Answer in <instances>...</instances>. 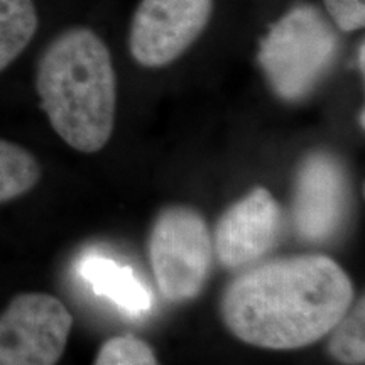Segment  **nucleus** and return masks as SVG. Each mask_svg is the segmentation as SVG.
<instances>
[{
  "label": "nucleus",
  "mask_w": 365,
  "mask_h": 365,
  "mask_svg": "<svg viewBox=\"0 0 365 365\" xmlns=\"http://www.w3.org/2000/svg\"><path fill=\"white\" fill-rule=\"evenodd\" d=\"M355 289L339 262L299 254L255 262L228 282L220 313L228 331L269 350L303 349L339 323Z\"/></svg>",
  "instance_id": "obj_1"
},
{
  "label": "nucleus",
  "mask_w": 365,
  "mask_h": 365,
  "mask_svg": "<svg viewBox=\"0 0 365 365\" xmlns=\"http://www.w3.org/2000/svg\"><path fill=\"white\" fill-rule=\"evenodd\" d=\"M36 90L53 129L70 148L97 153L112 137L117 80L108 48L93 31L59 34L39 59Z\"/></svg>",
  "instance_id": "obj_2"
},
{
  "label": "nucleus",
  "mask_w": 365,
  "mask_h": 365,
  "mask_svg": "<svg viewBox=\"0 0 365 365\" xmlns=\"http://www.w3.org/2000/svg\"><path fill=\"white\" fill-rule=\"evenodd\" d=\"M336 36L312 6H299L271 27L259 63L274 93L287 102L308 97L331 68Z\"/></svg>",
  "instance_id": "obj_3"
},
{
  "label": "nucleus",
  "mask_w": 365,
  "mask_h": 365,
  "mask_svg": "<svg viewBox=\"0 0 365 365\" xmlns=\"http://www.w3.org/2000/svg\"><path fill=\"white\" fill-rule=\"evenodd\" d=\"M148 254L164 299H195L205 289L215 254L207 220L188 205L163 208L149 232Z\"/></svg>",
  "instance_id": "obj_4"
},
{
  "label": "nucleus",
  "mask_w": 365,
  "mask_h": 365,
  "mask_svg": "<svg viewBox=\"0 0 365 365\" xmlns=\"http://www.w3.org/2000/svg\"><path fill=\"white\" fill-rule=\"evenodd\" d=\"M71 328L70 309L56 296H14L0 313V365H56Z\"/></svg>",
  "instance_id": "obj_5"
},
{
  "label": "nucleus",
  "mask_w": 365,
  "mask_h": 365,
  "mask_svg": "<svg viewBox=\"0 0 365 365\" xmlns=\"http://www.w3.org/2000/svg\"><path fill=\"white\" fill-rule=\"evenodd\" d=\"M350 181L344 163L328 150H313L296 170L291 222L299 240L325 244L345 225Z\"/></svg>",
  "instance_id": "obj_6"
},
{
  "label": "nucleus",
  "mask_w": 365,
  "mask_h": 365,
  "mask_svg": "<svg viewBox=\"0 0 365 365\" xmlns=\"http://www.w3.org/2000/svg\"><path fill=\"white\" fill-rule=\"evenodd\" d=\"M213 0H140L129 46L137 63L161 68L180 58L207 27Z\"/></svg>",
  "instance_id": "obj_7"
},
{
  "label": "nucleus",
  "mask_w": 365,
  "mask_h": 365,
  "mask_svg": "<svg viewBox=\"0 0 365 365\" xmlns=\"http://www.w3.org/2000/svg\"><path fill=\"white\" fill-rule=\"evenodd\" d=\"M282 210L271 191L255 186L217 223L213 252L227 269H244L266 255L279 237Z\"/></svg>",
  "instance_id": "obj_8"
},
{
  "label": "nucleus",
  "mask_w": 365,
  "mask_h": 365,
  "mask_svg": "<svg viewBox=\"0 0 365 365\" xmlns=\"http://www.w3.org/2000/svg\"><path fill=\"white\" fill-rule=\"evenodd\" d=\"M78 272L95 294L110 299L122 312L139 317L153 307L150 293L130 267L103 255H86L81 259Z\"/></svg>",
  "instance_id": "obj_9"
},
{
  "label": "nucleus",
  "mask_w": 365,
  "mask_h": 365,
  "mask_svg": "<svg viewBox=\"0 0 365 365\" xmlns=\"http://www.w3.org/2000/svg\"><path fill=\"white\" fill-rule=\"evenodd\" d=\"M38 29L33 0H0V71L27 48Z\"/></svg>",
  "instance_id": "obj_10"
},
{
  "label": "nucleus",
  "mask_w": 365,
  "mask_h": 365,
  "mask_svg": "<svg viewBox=\"0 0 365 365\" xmlns=\"http://www.w3.org/2000/svg\"><path fill=\"white\" fill-rule=\"evenodd\" d=\"M41 175L43 171L34 154L19 144L0 139V203L29 193Z\"/></svg>",
  "instance_id": "obj_11"
},
{
  "label": "nucleus",
  "mask_w": 365,
  "mask_h": 365,
  "mask_svg": "<svg viewBox=\"0 0 365 365\" xmlns=\"http://www.w3.org/2000/svg\"><path fill=\"white\" fill-rule=\"evenodd\" d=\"M328 352L344 365L365 364V301L360 296L331 328Z\"/></svg>",
  "instance_id": "obj_12"
},
{
  "label": "nucleus",
  "mask_w": 365,
  "mask_h": 365,
  "mask_svg": "<svg viewBox=\"0 0 365 365\" xmlns=\"http://www.w3.org/2000/svg\"><path fill=\"white\" fill-rule=\"evenodd\" d=\"M93 365H159L148 341L134 335H118L100 346Z\"/></svg>",
  "instance_id": "obj_13"
},
{
  "label": "nucleus",
  "mask_w": 365,
  "mask_h": 365,
  "mask_svg": "<svg viewBox=\"0 0 365 365\" xmlns=\"http://www.w3.org/2000/svg\"><path fill=\"white\" fill-rule=\"evenodd\" d=\"M335 24L344 31L362 29L365 24V0H323Z\"/></svg>",
  "instance_id": "obj_14"
},
{
  "label": "nucleus",
  "mask_w": 365,
  "mask_h": 365,
  "mask_svg": "<svg viewBox=\"0 0 365 365\" xmlns=\"http://www.w3.org/2000/svg\"><path fill=\"white\" fill-rule=\"evenodd\" d=\"M360 68L364 70V44L360 46Z\"/></svg>",
  "instance_id": "obj_15"
}]
</instances>
